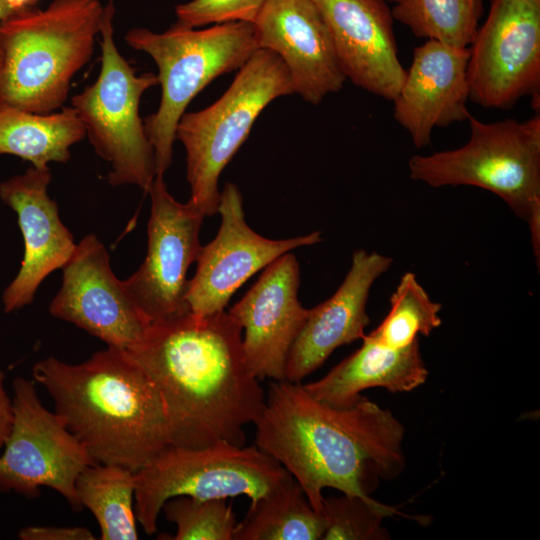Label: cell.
Returning a JSON list of instances; mask_svg holds the SVG:
<instances>
[{
    "label": "cell",
    "mask_w": 540,
    "mask_h": 540,
    "mask_svg": "<svg viewBox=\"0 0 540 540\" xmlns=\"http://www.w3.org/2000/svg\"><path fill=\"white\" fill-rule=\"evenodd\" d=\"M242 327L225 310L150 323L127 351L156 386L170 445H245L244 427L260 416L265 395L243 351Z\"/></svg>",
    "instance_id": "1"
},
{
    "label": "cell",
    "mask_w": 540,
    "mask_h": 540,
    "mask_svg": "<svg viewBox=\"0 0 540 540\" xmlns=\"http://www.w3.org/2000/svg\"><path fill=\"white\" fill-rule=\"evenodd\" d=\"M254 424L256 446L287 470L321 514L325 488L368 499L379 478L392 480L405 466L402 424L364 396L335 408L302 383L272 380Z\"/></svg>",
    "instance_id": "2"
},
{
    "label": "cell",
    "mask_w": 540,
    "mask_h": 540,
    "mask_svg": "<svg viewBox=\"0 0 540 540\" xmlns=\"http://www.w3.org/2000/svg\"><path fill=\"white\" fill-rule=\"evenodd\" d=\"M32 375L95 463L135 472L170 446L161 396L127 350L107 346L78 364L47 357Z\"/></svg>",
    "instance_id": "3"
},
{
    "label": "cell",
    "mask_w": 540,
    "mask_h": 540,
    "mask_svg": "<svg viewBox=\"0 0 540 540\" xmlns=\"http://www.w3.org/2000/svg\"><path fill=\"white\" fill-rule=\"evenodd\" d=\"M103 15L99 0H53L2 20L0 104L38 114L62 108L94 53Z\"/></svg>",
    "instance_id": "4"
},
{
    "label": "cell",
    "mask_w": 540,
    "mask_h": 540,
    "mask_svg": "<svg viewBox=\"0 0 540 540\" xmlns=\"http://www.w3.org/2000/svg\"><path fill=\"white\" fill-rule=\"evenodd\" d=\"M470 137L463 146L414 155L411 179L431 187L474 186L501 198L530 230L540 256V115L525 121L485 123L468 115Z\"/></svg>",
    "instance_id": "5"
},
{
    "label": "cell",
    "mask_w": 540,
    "mask_h": 540,
    "mask_svg": "<svg viewBox=\"0 0 540 540\" xmlns=\"http://www.w3.org/2000/svg\"><path fill=\"white\" fill-rule=\"evenodd\" d=\"M124 39L158 67L161 100L157 111L144 119V128L154 150L156 175L164 176L187 106L214 79L239 70L259 49L255 25L231 22L196 29L175 23L162 33L132 28Z\"/></svg>",
    "instance_id": "6"
},
{
    "label": "cell",
    "mask_w": 540,
    "mask_h": 540,
    "mask_svg": "<svg viewBox=\"0 0 540 540\" xmlns=\"http://www.w3.org/2000/svg\"><path fill=\"white\" fill-rule=\"evenodd\" d=\"M294 93L290 74L274 52L259 48L210 106L184 113L176 140L186 151L189 202L205 216L218 213L219 176L247 139L265 107Z\"/></svg>",
    "instance_id": "7"
},
{
    "label": "cell",
    "mask_w": 540,
    "mask_h": 540,
    "mask_svg": "<svg viewBox=\"0 0 540 540\" xmlns=\"http://www.w3.org/2000/svg\"><path fill=\"white\" fill-rule=\"evenodd\" d=\"M115 8L104 6L101 26V67L95 82L73 96L80 118L99 157L110 165L109 185H136L148 192L155 176L154 150L139 115L142 95L158 84L157 75H137L114 41Z\"/></svg>",
    "instance_id": "8"
},
{
    "label": "cell",
    "mask_w": 540,
    "mask_h": 540,
    "mask_svg": "<svg viewBox=\"0 0 540 540\" xmlns=\"http://www.w3.org/2000/svg\"><path fill=\"white\" fill-rule=\"evenodd\" d=\"M288 475L256 445H170L134 472L136 518L144 532L152 535L157 531L163 505L171 498L227 499L244 495L252 502Z\"/></svg>",
    "instance_id": "9"
},
{
    "label": "cell",
    "mask_w": 540,
    "mask_h": 540,
    "mask_svg": "<svg viewBox=\"0 0 540 540\" xmlns=\"http://www.w3.org/2000/svg\"><path fill=\"white\" fill-rule=\"evenodd\" d=\"M12 403V428L0 456V491L35 498L47 487L81 511L76 480L94 460L64 420L43 406L34 380H14Z\"/></svg>",
    "instance_id": "10"
},
{
    "label": "cell",
    "mask_w": 540,
    "mask_h": 540,
    "mask_svg": "<svg viewBox=\"0 0 540 540\" xmlns=\"http://www.w3.org/2000/svg\"><path fill=\"white\" fill-rule=\"evenodd\" d=\"M469 48V99L509 109L530 95L539 108L540 0H491Z\"/></svg>",
    "instance_id": "11"
},
{
    "label": "cell",
    "mask_w": 540,
    "mask_h": 540,
    "mask_svg": "<svg viewBox=\"0 0 540 540\" xmlns=\"http://www.w3.org/2000/svg\"><path fill=\"white\" fill-rule=\"evenodd\" d=\"M147 225V252L124 286L149 323L190 312L186 302L187 272L201 249L199 233L205 215L189 201L181 203L156 175Z\"/></svg>",
    "instance_id": "12"
},
{
    "label": "cell",
    "mask_w": 540,
    "mask_h": 540,
    "mask_svg": "<svg viewBox=\"0 0 540 540\" xmlns=\"http://www.w3.org/2000/svg\"><path fill=\"white\" fill-rule=\"evenodd\" d=\"M217 235L201 246L196 272L188 281L186 302L190 312L211 315L223 311L233 294L255 273L294 249L321 241V232L287 239H269L246 222L243 198L231 182L220 192Z\"/></svg>",
    "instance_id": "13"
},
{
    "label": "cell",
    "mask_w": 540,
    "mask_h": 540,
    "mask_svg": "<svg viewBox=\"0 0 540 540\" xmlns=\"http://www.w3.org/2000/svg\"><path fill=\"white\" fill-rule=\"evenodd\" d=\"M62 271L61 287L49 305L53 317L110 347L128 350L142 338L150 323L114 274L109 252L95 234L76 244Z\"/></svg>",
    "instance_id": "14"
},
{
    "label": "cell",
    "mask_w": 540,
    "mask_h": 540,
    "mask_svg": "<svg viewBox=\"0 0 540 540\" xmlns=\"http://www.w3.org/2000/svg\"><path fill=\"white\" fill-rule=\"evenodd\" d=\"M299 285V263L291 251L269 264L228 311L245 331L243 351L259 380H285L288 353L309 313L298 299Z\"/></svg>",
    "instance_id": "15"
},
{
    "label": "cell",
    "mask_w": 540,
    "mask_h": 540,
    "mask_svg": "<svg viewBox=\"0 0 540 540\" xmlns=\"http://www.w3.org/2000/svg\"><path fill=\"white\" fill-rule=\"evenodd\" d=\"M330 33L346 78L355 86L393 101L406 76L384 0H312Z\"/></svg>",
    "instance_id": "16"
},
{
    "label": "cell",
    "mask_w": 540,
    "mask_h": 540,
    "mask_svg": "<svg viewBox=\"0 0 540 540\" xmlns=\"http://www.w3.org/2000/svg\"><path fill=\"white\" fill-rule=\"evenodd\" d=\"M51 178L49 167L32 166L0 183V198L16 212L24 240L20 269L2 297L7 313L30 304L42 281L62 269L76 248L56 201L48 195Z\"/></svg>",
    "instance_id": "17"
},
{
    "label": "cell",
    "mask_w": 540,
    "mask_h": 540,
    "mask_svg": "<svg viewBox=\"0 0 540 540\" xmlns=\"http://www.w3.org/2000/svg\"><path fill=\"white\" fill-rule=\"evenodd\" d=\"M259 48L285 64L294 93L311 104L343 87L328 28L312 0H268L254 22Z\"/></svg>",
    "instance_id": "18"
},
{
    "label": "cell",
    "mask_w": 540,
    "mask_h": 540,
    "mask_svg": "<svg viewBox=\"0 0 540 540\" xmlns=\"http://www.w3.org/2000/svg\"><path fill=\"white\" fill-rule=\"evenodd\" d=\"M390 257L357 250L344 280L331 297L312 309L287 356L285 380L301 383L340 346L365 335L366 311L374 282L392 265Z\"/></svg>",
    "instance_id": "19"
},
{
    "label": "cell",
    "mask_w": 540,
    "mask_h": 540,
    "mask_svg": "<svg viewBox=\"0 0 540 540\" xmlns=\"http://www.w3.org/2000/svg\"><path fill=\"white\" fill-rule=\"evenodd\" d=\"M469 48L436 40L416 47L405 80L393 100V117L410 135L415 147L431 141L434 128L468 118Z\"/></svg>",
    "instance_id": "20"
},
{
    "label": "cell",
    "mask_w": 540,
    "mask_h": 540,
    "mask_svg": "<svg viewBox=\"0 0 540 540\" xmlns=\"http://www.w3.org/2000/svg\"><path fill=\"white\" fill-rule=\"evenodd\" d=\"M361 347L334 366L321 379L303 384L319 402L335 408L355 404L369 388L380 387L391 393L410 392L423 385L428 370L419 343L401 349L388 348L369 334Z\"/></svg>",
    "instance_id": "21"
},
{
    "label": "cell",
    "mask_w": 540,
    "mask_h": 540,
    "mask_svg": "<svg viewBox=\"0 0 540 540\" xmlns=\"http://www.w3.org/2000/svg\"><path fill=\"white\" fill-rule=\"evenodd\" d=\"M85 137L72 106L38 114L0 104V155H15L44 168L51 162L69 161L70 148Z\"/></svg>",
    "instance_id": "22"
},
{
    "label": "cell",
    "mask_w": 540,
    "mask_h": 540,
    "mask_svg": "<svg viewBox=\"0 0 540 540\" xmlns=\"http://www.w3.org/2000/svg\"><path fill=\"white\" fill-rule=\"evenodd\" d=\"M325 520L311 506L302 487L289 474L251 502L238 522L233 540H322Z\"/></svg>",
    "instance_id": "23"
},
{
    "label": "cell",
    "mask_w": 540,
    "mask_h": 540,
    "mask_svg": "<svg viewBox=\"0 0 540 540\" xmlns=\"http://www.w3.org/2000/svg\"><path fill=\"white\" fill-rule=\"evenodd\" d=\"M76 491L82 507L95 517L100 539H138L132 470L118 465L91 464L79 474Z\"/></svg>",
    "instance_id": "24"
},
{
    "label": "cell",
    "mask_w": 540,
    "mask_h": 540,
    "mask_svg": "<svg viewBox=\"0 0 540 540\" xmlns=\"http://www.w3.org/2000/svg\"><path fill=\"white\" fill-rule=\"evenodd\" d=\"M391 13L418 38L469 48L479 27L483 0H400Z\"/></svg>",
    "instance_id": "25"
},
{
    "label": "cell",
    "mask_w": 540,
    "mask_h": 540,
    "mask_svg": "<svg viewBox=\"0 0 540 540\" xmlns=\"http://www.w3.org/2000/svg\"><path fill=\"white\" fill-rule=\"evenodd\" d=\"M441 309L416 276L406 272L391 295L388 314L369 335L388 348L408 347L418 341V335L429 336L441 326Z\"/></svg>",
    "instance_id": "26"
},
{
    "label": "cell",
    "mask_w": 540,
    "mask_h": 540,
    "mask_svg": "<svg viewBox=\"0 0 540 540\" xmlns=\"http://www.w3.org/2000/svg\"><path fill=\"white\" fill-rule=\"evenodd\" d=\"M400 514L375 499L343 494L323 498L325 532L322 540H382L389 534L382 527L387 516Z\"/></svg>",
    "instance_id": "27"
},
{
    "label": "cell",
    "mask_w": 540,
    "mask_h": 540,
    "mask_svg": "<svg viewBox=\"0 0 540 540\" xmlns=\"http://www.w3.org/2000/svg\"><path fill=\"white\" fill-rule=\"evenodd\" d=\"M176 525L172 540H233L237 520L226 499L178 496L165 502L162 511Z\"/></svg>",
    "instance_id": "28"
},
{
    "label": "cell",
    "mask_w": 540,
    "mask_h": 540,
    "mask_svg": "<svg viewBox=\"0 0 540 540\" xmlns=\"http://www.w3.org/2000/svg\"><path fill=\"white\" fill-rule=\"evenodd\" d=\"M268 0H191L175 7L176 24L200 28L209 24L254 23Z\"/></svg>",
    "instance_id": "29"
},
{
    "label": "cell",
    "mask_w": 540,
    "mask_h": 540,
    "mask_svg": "<svg viewBox=\"0 0 540 540\" xmlns=\"http://www.w3.org/2000/svg\"><path fill=\"white\" fill-rule=\"evenodd\" d=\"M22 540H94L96 537L86 527L28 526L20 530Z\"/></svg>",
    "instance_id": "30"
},
{
    "label": "cell",
    "mask_w": 540,
    "mask_h": 540,
    "mask_svg": "<svg viewBox=\"0 0 540 540\" xmlns=\"http://www.w3.org/2000/svg\"><path fill=\"white\" fill-rule=\"evenodd\" d=\"M5 374L0 370V448L11 431L13 423V403L4 387Z\"/></svg>",
    "instance_id": "31"
},
{
    "label": "cell",
    "mask_w": 540,
    "mask_h": 540,
    "mask_svg": "<svg viewBox=\"0 0 540 540\" xmlns=\"http://www.w3.org/2000/svg\"><path fill=\"white\" fill-rule=\"evenodd\" d=\"M38 0H4L12 12L34 7Z\"/></svg>",
    "instance_id": "32"
},
{
    "label": "cell",
    "mask_w": 540,
    "mask_h": 540,
    "mask_svg": "<svg viewBox=\"0 0 540 540\" xmlns=\"http://www.w3.org/2000/svg\"><path fill=\"white\" fill-rule=\"evenodd\" d=\"M12 13L11 9L7 6L4 0H0V22L8 17ZM2 67V52L0 49V70Z\"/></svg>",
    "instance_id": "33"
},
{
    "label": "cell",
    "mask_w": 540,
    "mask_h": 540,
    "mask_svg": "<svg viewBox=\"0 0 540 540\" xmlns=\"http://www.w3.org/2000/svg\"><path fill=\"white\" fill-rule=\"evenodd\" d=\"M389 1H392V2L397 3V2L400 1V0H389Z\"/></svg>",
    "instance_id": "34"
}]
</instances>
